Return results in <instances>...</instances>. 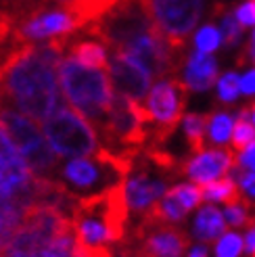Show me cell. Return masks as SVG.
Listing matches in <instances>:
<instances>
[{
    "mask_svg": "<svg viewBox=\"0 0 255 257\" xmlns=\"http://www.w3.org/2000/svg\"><path fill=\"white\" fill-rule=\"evenodd\" d=\"M65 55L92 69H107V63H109L107 46L103 42H98L96 38H90L86 34L84 38H78V36L69 38L65 44Z\"/></svg>",
    "mask_w": 255,
    "mask_h": 257,
    "instance_id": "13",
    "label": "cell"
},
{
    "mask_svg": "<svg viewBox=\"0 0 255 257\" xmlns=\"http://www.w3.org/2000/svg\"><path fill=\"white\" fill-rule=\"evenodd\" d=\"M232 117L224 111H218V113H211L207 115V127H205V138H209V143L220 147V145H226L230 140V134H232Z\"/></svg>",
    "mask_w": 255,
    "mask_h": 257,
    "instance_id": "18",
    "label": "cell"
},
{
    "mask_svg": "<svg viewBox=\"0 0 255 257\" xmlns=\"http://www.w3.org/2000/svg\"><path fill=\"white\" fill-rule=\"evenodd\" d=\"M170 192L174 195V199L182 205L186 211H190L193 207L203 203V192H201V186L199 184H178V186H172Z\"/></svg>",
    "mask_w": 255,
    "mask_h": 257,
    "instance_id": "21",
    "label": "cell"
},
{
    "mask_svg": "<svg viewBox=\"0 0 255 257\" xmlns=\"http://www.w3.org/2000/svg\"><path fill=\"white\" fill-rule=\"evenodd\" d=\"M119 3H123V0H69L67 5H63V9L75 19V25L82 32L86 25L100 19Z\"/></svg>",
    "mask_w": 255,
    "mask_h": 257,
    "instance_id": "14",
    "label": "cell"
},
{
    "mask_svg": "<svg viewBox=\"0 0 255 257\" xmlns=\"http://www.w3.org/2000/svg\"><path fill=\"white\" fill-rule=\"evenodd\" d=\"M71 209L38 201L9 236L0 257H84L71 224Z\"/></svg>",
    "mask_w": 255,
    "mask_h": 257,
    "instance_id": "2",
    "label": "cell"
},
{
    "mask_svg": "<svg viewBox=\"0 0 255 257\" xmlns=\"http://www.w3.org/2000/svg\"><path fill=\"white\" fill-rule=\"evenodd\" d=\"M251 255H253V257H255V251H253V253H251Z\"/></svg>",
    "mask_w": 255,
    "mask_h": 257,
    "instance_id": "35",
    "label": "cell"
},
{
    "mask_svg": "<svg viewBox=\"0 0 255 257\" xmlns=\"http://www.w3.org/2000/svg\"><path fill=\"white\" fill-rule=\"evenodd\" d=\"M0 125L5 127L11 143L15 145L21 159L36 178L40 180L57 178L61 163L59 157L55 155V151L48 147L40 125L34 119H30L28 115L19 113L15 107H11L3 96H0Z\"/></svg>",
    "mask_w": 255,
    "mask_h": 257,
    "instance_id": "6",
    "label": "cell"
},
{
    "mask_svg": "<svg viewBox=\"0 0 255 257\" xmlns=\"http://www.w3.org/2000/svg\"><path fill=\"white\" fill-rule=\"evenodd\" d=\"M63 192L65 188L55 180H40L30 172L5 127L0 125V199L17 201L30 207L38 201L57 203L65 197Z\"/></svg>",
    "mask_w": 255,
    "mask_h": 257,
    "instance_id": "5",
    "label": "cell"
},
{
    "mask_svg": "<svg viewBox=\"0 0 255 257\" xmlns=\"http://www.w3.org/2000/svg\"><path fill=\"white\" fill-rule=\"evenodd\" d=\"M247 228H251V226H255V213H251V215H247V224H245Z\"/></svg>",
    "mask_w": 255,
    "mask_h": 257,
    "instance_id": "34",
    "label": "cell"
},
{
    "mask_svg": "<svg viewBox=\"0 0 255 257\" xmlns=\"http://www.w3.org/2000/svg\"><path fill=\"white\" fill-rule=\"evenodd\" d=\"M243 251V238L234 232H224L215 242V257H238Z\"/></svg>",
    "mask_w": 255,
    "mask_h": 257,
    "instance_id": "24",
    "label": "cell"
},
{
    "mask_svg": "<svg viewBox=\"0 0 255 257\" xmlns=\"http://www.w3.org/2000/svg\"><path fill=\"white\" fill-rule=\"evenodd\" d=\"M249 117H251V119H253V121H251V123H253V125H255V102H253V105H249Z\"/></svg>",
    "mask_w": 255,
    "mask_h": 257,
    "instance_id": "33",
    "label": "cell"
},
{
    "mask_svg": "<svg viewBox=\"0 0 255 257\" xmlns=\"http://www.w3.org/2000/svg\"><path fill=\"white\" fill-rule=\"evenodd\" d=\"M42 134L57 157H90L100 149L94 127L65 105L42 121Z\"/></svg>",
    "mask_w": 255,
    "mask_h": 257,
    "instance_id": "8",
    "label": "cell"
},
{
    "mask_svg": "<svg viewBox=\"0 0 255 257\" xmlns=\"http://www.w3.org/2000/svg\"><path fill=\"white\" fill-rule=\"evenodd\" d=\"M186 257H207V251H205V247H195V249H190V253Z\"/></svg>",
    "mask_w": 255,
    "mask_h": 257,
    "instance_id": "32",
    "label": "cell"
},
{
    "mask_svg": "<svg viewBox=\"0 0 255 257\" xmlns=\"http://www.w3.org/2000/svg\"><path fill=\"white\" fill-rule=\"evenodd\" d=\"M25 211H28V205L0 199V249L5 247L9 236L15 232V228L21 224Z\"/></svg>",
    "mask_w": 255,
    "mask_h": 257,
    "instance_id": "17",
    "label": "cell"
},
{
    "mask_svg": "<svg viewBox=\"0 0 255 257\" xmlns=\"http://www.w3.org/2000/svg\"><path fill=\"white\" fill-rule=\"evenodd\" d=\"M69 38L17 44L11 42L0 55V96L36 123L48 119L63 107L59 88V63Z\"/></svg>",
    "mask_w": 255,
    "mask_h": 257,
    "instance_id": "1",
    "label": "cell"
},
{
    "mask_svg": "<svg viewBox=\"0 0 255 257\" xmlns=\"http://www.w3.org/2000/svg\"><path fill=\"white\" fill-rule=\"evenodd\" d=\"M36 3H40V5H46V7H63V5H67L69 0H36Z\"/></svg>",
    "mask_w": 255,
    "mask_h": 257,
    "instance_id": "31",
    "label": "cell"
},
{
    "mask_svg": "<svg viewBox=\"0 0 255 257\" xmlns=\"http://www.w3.org/2000/svg\"><path fill=\"white\" fill-rule=\"evenodd\" d=\"M205 127H207V115L201 113H188L184 117V132L190 153H201L205 147Z\"/></svg>",
    "mask_w": 255,
    "mask_h": 257,
    "instance_id": "19",
    "label": "cell"
},
{
    "mask_svg": "<svg viewBox=\"0 0 255 257\" xmlns=\"http://www.w3.org/2000/svg\"><path fill=\"white\" fill-rule=\"evenodd\" d=\"M107 75L111 80L113 92L134 100V102H143L145 96L151 90V75L134 63L132 59H128L121 53H109V63H107Z\"/></svg>",
    "mask_w": 255,
    "mask_h": 257,
    "instance_id": "10",
    "label": "cell"
},
{
    "mask_svg": "<svg viewBox=\"0 0 255 257\" xmlns=\"http://www.w3.org/2000/svg\"><path fill=\"white\" fill-rule=\"evenodd\" d=\"M230 136H232V151L236 155V153H240L243 149L255 143V125L245 117H238V121L232 125Z\"/></svg>",
    "mask_w": 255,
    "mask_h": 257,
    "instance_id": "22",
    "label": "cell"
},
{
    "mask_svg": "<svg viewBox=\"0 0 255 257\" xmlns=\"http://www.w3.org/2000/svg\"><path fill=\"white\" fill-rule=\"evenodd\" d=\"M151 17L168 42L184 48L203 15V0H147Z\"/></svg>",
    "mask_w": 255,
    "mask_h": 257,
    "instance_id": "9",
    "label": "cell"
},
{
    "mask_svg": "<svg viewBox=\"0 0 255 257\" xmlns=\"http://www.w3.org/2000/svg\"><path fill=\"white\" fill-rule=\"evenodd\" d=\"M236 165V155L232 149H203L201 153L180 165V176L193 180V184H207L213 180L226 178Z\"/></svg>",
    "mask_w": 255,
    "mask_h": 257,
    "instance_id": "11",
    "label": "cell"
},
{
    "mask_svg": "<svg viewBox=\"0 0 255 257\" xmlns=\"http://www.w3.org/2000/svg\"><path fill=\"white\" fill-rule=\"evenodd\" d=\"M226 213H224V220H226V226H232V228H238V226H245L247 224V215L249 211L245 209V205H226Z\"/></svg>",
    "mask_w": 255,
    "mask_h": 257,
    "instance_id": "26",
    "label": "cell"
},
{
    "mask_svg": "<svg viewBox=\"0 0 255 257\" xmlns=\"http://www.w3.org/2000/svg\"><path fill=\"white\" fill-rule=\"evenodd\" d=\"M201 192H203V201H215V203H224V205H245V209L249 211V205L243 199V195H240L236 182L228 176L203 184Z\"/></svg>",
    "mask_w": 255,
    "mask_h": 257,
    "instance_id": "16",
    "label": "cell"
},
{
    "mask_svg": "<svg viewBox=\"0 0 255 257\" xmlns=\"http://www.w3.org/2000/svg\"><path fill=\"white\" fill-rule=\"evenodd\" d=\"M186 98L188 88L176 78L161 80L149 90L145 100L140 102L149 115V140L145 149H163L182 119Z\"/></svg>",
    "mask_w": 255,
    "mask_h": 257,
    "instance_id": "7",
    "label": "cell"
},
{
    "mask_svg": "<svg viewBox=\"0 0 255 257\" xmlns=\"http://www.w3.org/2000/svg\"><path fill=\"white\" fill-rule=\"evenodd\" d=\"M238 75L234 71H228L224 73L222 78L218 80V98L222 102H234L240 94V88H238Z\"/></svg>",
    "mask_w": 255,
    "mask_h": 257,
    "instance_id": "25",
    "label": "cell"
},
{
    "mask_svg": "<svg viewBox=\"0 0 255 257\" xmlns=\"http://www.w3.org/2000/svg\"><path fill=\"white\" fill-rule=\"evenodd\" d=\"M220 42H222V34L218 32L215 25H203V28L197 32L195 36V46L199 53H205V55H211L213 50L220 48Z\"/></svg>",
    "mask_w": 255,
    "mask_h": 257,
    "instance_id": "23",
    "label": "cell"
},
{
    "mask_svg": "<svg viewBox=\"0 0 255 257\" xmlns=\"http://www.w3.org/2000/svg\"><path fill=\"white\" fill-rule=\"evenodd\" d=\"M57 73L63 96L96 132L103 125L115 96L107 71L86 67L75 59L63 55Z\"/></svg>",
    "mask_w": 255,
    "mask_h": 257,
    "instance_id": "4",
    "label": "cell"
},
{
    "mask_svg": "<svg viewBox=\"0 0 255 257\" xmlns=\"http://www.w3.org/2000/svg\"><path fill=\"white\" fill-rule=\"evenodd\" d=\"M234 17L243 28L245 25H255V0H247V3L240 5L234 13Z\"/></svg>",
    "mask_w": 255,
    "mask_h": 257,
    "instance_id": "27",
    "label": "cell"
},
{
    "mask_svg": "<svg viewBox=\"0 0 255 257\" xmlns=\"http://www.w3.org/2000/svg\"><path fill=\"white\" fill-rule=\"evenodd\" d=\"M236 168L255 172V143L249 145L247 149H243L240 153H236Z\"/></svg>",
    "mask_w": 255,
    "mask_h": 257,
    "instance_id": "28",
    "label": "cell"
},
{
    "mask_svg": "<svg viewBox=\"0 0 255 257\" xmlns=\"http://www.w3.org/2000/svg\"><path fill=\"white\" fill-rule=\"evenodd\" d=\"M253 63H255V59H253Z\"/></svg>",
    "mask_w": 255,
    "mask_h": 257,
    "instance_id": "36",
    "label": "cell"
},
{
    "mask_svg": "<svg viewBox=\"0 0 255 257\" xmlns=\"http://www.w3.org/2000/svg\"><path fill=\"white\" fill-rule=\"evenodd\" d=\"M215 17H220L222 21V32H224V44L226 46H236L243 38V25H240L234 17V13L228 9V7H222V5H215V11H213Z\"/></svg>",
    "mask_w": 255,
    "mask_h": 257,
    "instance_id": "20",
    "label": "cell"
},
{
    "mask_svg": "<svg viewBox=\"0 0 255 257\" xmlns=\"http://www.w3.org/2000/svg\"><path fill=\"white\" fill-rule=\"evenodd\" d=\"M238 88H240V92L247 94V96H255V69L245 73L243 78L238 80Z\"/></svg>",
    "mask_w": 255,
    "mask_h": 257,
    "instance_id": "30",
    "label": "cell"
},
{
    "mask_svg": "<svg viewBox=\"0 0 255 257\" xmlns=\"http://www.w3.org/2000/svg\"><path fill=\"white\" fill-rule=\"evenodd\" d=\"M215 82H218V61L199 50L190 55L184 69V86L195 92H203V90H209Z\"/></svg>",
    "mask_w": 255,
    "mask_h": 257,
    "instance_id": "12",
    "label": "cell"
},
{
    "mask_svg": "<svg viewBox=\"0 0 255 257\" xmlns=\"http://www.w3.org/2000/svg\"><path fill=\"white\" fill-rule=\"evenodd\" d=\"M13 34V17L9 15V11L0 9V46L11 40Z\"/></svg>",
    "mask_w": 255,
    "mask_h": 257,
    "instance_id": "29",
    "label": "cell"
},
{
    "mask_svg": "<svg viewBox=\"0 0 255 257\" xmlns=\"http://www.w3.org/2000/svg\"><path fill=\"white\" fill-rule=\"evenodd\" d=\"M136 157H123L98 149L90 157H73L59 165L55 182H59L75 201L105 195L113 186L123 184Z\"/></svg>",
    "mask_w": 255,
    "mask_h": 257,
    "instance_id": "3",
    "label": "cell"
},
{
    "mask_svg": "<svg viewBox=\"0 0 255 257\" xmlns=\"http://www.w3.org/2000/svg\"><path fill=\"white\" fill-rule=\"evenodd\" d=\"M226 232V220H224V213L213 207V205H205L201 207L197 213V220H195V236L201 242H213L215 238H220Z\"/></svg>",
    "mask_w": 255,
    "mask_h": 257,
    "instance_id": "15",
    "label": "cell"
}]
</instances>
